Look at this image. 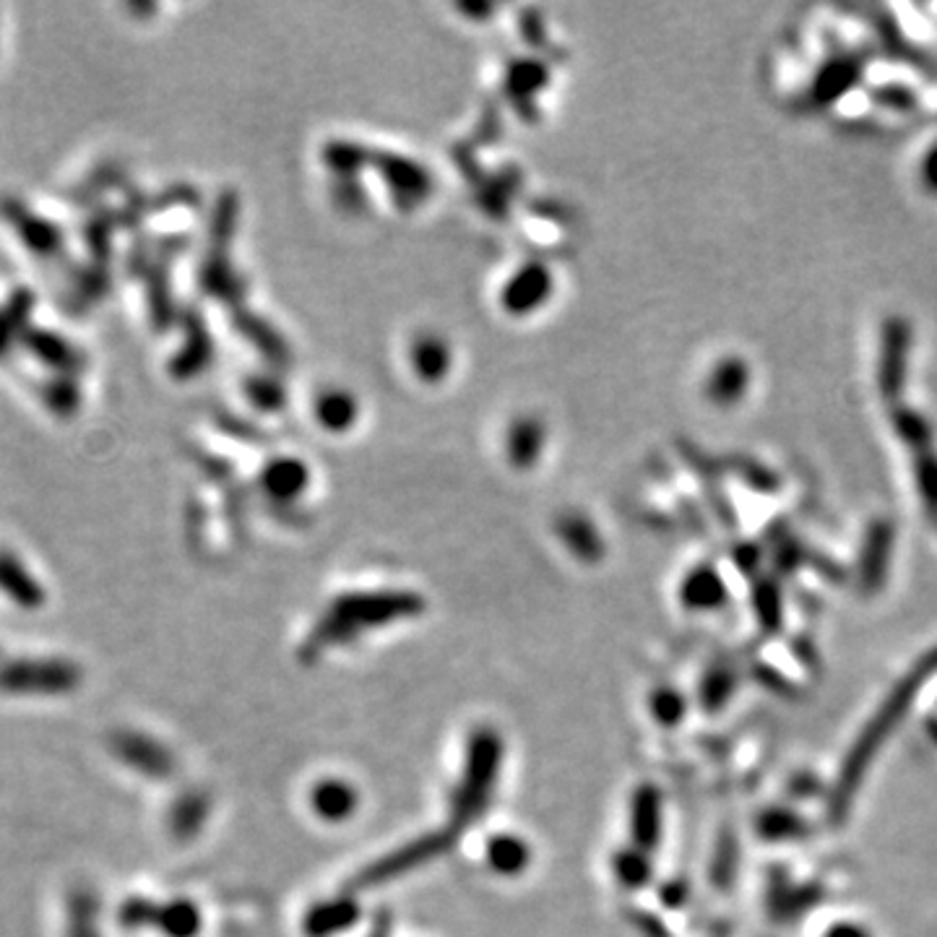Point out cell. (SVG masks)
Returning a JSON list of instances; mask_svg holds the SVG:
<instances>
[{
    "label": "cell",
    "instance_id": "cell-1",
    "mask_svg": "<svg viewBox=\"0 0 937 937\" xmlns=\"http://www.w3.org/2000/svg\"><path fill=\"white\" fill-rule=\"evenodd\" d=\"M500 763H503V742L490 727H482L472 734L466 747V763L461 784L457 789V818L466 820L482 815V807L490 800L495 781H498Z\"/></svg>",
    "mask_w": 937,
    "mask_h": 937
},
{
    "label": "cell",
    "instance_id": "cell-5",
    "mask_svg": "<svg viewBox=\"0 0 937 937\" xmlns=\"http://www.w3.org/2000/svg\"><path fill=\"white\" fill-rule=\"evenodd\" d=\"M357 916H360V906L354 903V899L326 901L305 916V935L331 937L337 933H344V929H350L354 922H357Z\"/></svg>",
    "mask_w": 937,
    "mask_h": 937
},
{
    "label": "cell",
    "instance_id": "cell-7",
    "mask_svg": "<svg viewBox=\"0 0 937 937\" xmlns=\"http://www.w3.org/2000/svg\"><path fill=\"white\" fill-rule=\"evenodd\" d=\"M165 929L172 937H193L200 929V914L193 903L178 901L167 909Z\"/></svg>",
    "mask_w": 937,
    "mask_h": 937
},
{
    "label": "cell",
    "instance_id": "cell-6",
    "mask_svg": "<svg viewBox=\"0 0 937 937\" xmlns=\"http://www.w3.org/2000/svg\"><path fill=\"white\" fill-rule=\"evenodd\" d=\"M528 862H532V849H528V843L519 839V836L500 833L492 836L490 843H487V865L498 875H503V878H513V875L524 873Z\"/></svg>",
    "mask_w": 937,
    "mask_h": 937
},
{
    "label": "cell",
    "instance_id": "cell-3",
    "mask_svg": "<svg viewBox=\"0 0 937 937\" xmlns=\"http://www.w3.org/2000/svg\"><path fill=\"white\" fill-rule=\"evenodd\" d=\"M440 849H443V839H438V836H427V839L406 843L404 849H399V852H393L391 856H386V860L367 867L357 878V886H380V883L399 878V875L410 873L412 867H419L422 862L430 860Z\"/></svg>",
    "mask_w": 937,
    "mask_h": 937
},
{
    "label": "cell",
    "instance_id": "cell-4",
    "mask_svg": "<svg viewBox=\"0 0 937 937\" xmlns=\"http://www.w3.org/2000/svg\"><path fill=\"white\" fill-rule=\"evenodd\" d=\"M311 807L326 823H344L357 810V792L341 779H326L313 787Z\"/></svg>",
    "mask_w": 937,
    "mask_h": 937
},
{
    "label": "cell",
    "instance_id": "cell-2",
    "mask_svg": "<svg viewBox=\"0 0 937 937\" xmlns=\"http://www.w3.org/2000/svg\"><path fill=\"white\" fill-rule=\"evenodd\" d=\"M412 599L401 597H365V599H350L341 601L337 612H331V618L320 622L318 633L313 635L311 644L316 648H324L326 644H339V641H350L352 635H357L363 628L380 625L401 614L414 612Z\"/></svg>",
    "mask_w": 937,
    "mask_h": 937
},
{
    "label": "cell",
    "instance_id": "cell-8",
    "mask_svg": "<svg viewBox=\"0 0 937 937\" xmlns=\"http://www.w3.org/2000/svg\"><path fill=\"white\" fill-rule=\"evenodd\" d=\"M204 818H206V800L204 796H187V800H183V805L178 807L175 826L183 836H191L200 826V823H204Z\"/></svg>",
    "mask_w": 937,
    "mask_h": 937
}]
</instances>
